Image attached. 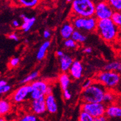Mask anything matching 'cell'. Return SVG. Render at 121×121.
<instances>
[{"mask_svg":"<svg viewBox=\"0 0 121 121\" xmlns=\"http://www.w3.org/2000/svg\"><path fill=\"white\" fill-rule=\"evenodd\" d=\"M63 96H64V99L66 100H69L72 97V95L67 89L63 90Z\"/></svg>","mask_w":121,"mask_h":121,"instance_id":"1f68e13d","label":"cell"},{"mask_svg":"<svg viewBox=\"0 0 121 121\" xmlns=\"http://www.w3.org/2000/svg\"><path fill=\"white\" fill-rule=\"evenodd\" d=\"M114 11L113 9L106 1H100L95 4L94 16L97 20L110 19Z\"/></svg>","mask_w":121,"mask_h":121,"instance_id":"52a82bcc","label":"cell"},{"mask_svg":"<svg viewBox=\"0 0 121 121\" xmlns=\"http://www.w3.org/2000/svg\"><path fill=\"white\" fill-rule=\"evenodd\" d=\"M19 61H20L19 58H18V57H13V58H12V59L10 60L9 64L12 67H16V66L19 64Z\"/></svg>","mask_w":121,"mask_h":121,"instance_id":"f546056e","label":"cell"},{"mask_svg":"<svg viewBox=\"0 0 121 121\" xmlns=\"http://www.w3.org/2000/svg\"><path fill=\"white\" fill-rule=\"evenodd\" d=\"M6 85H7L6 82L4 81V80H0V87L4 86Z\"/></svg>","mask_w":121,"mask_h":121,"instance_id":"60d3db41","label":"cell"},{"mask_svg":"<svg viewBox=\"0 0 121 121\" xmlns=\"http://www.w3.org/2000/svg\"><path fill=\"white\" fill-rule=\"evenodd\" d=\"M32 87L30 84L24 85L16 90L12 95V100L16 103H19L25 101L30 96Z\"/></svg>","mask_w":121,"mask_h":121,"instance_id":"9c48e42d","label":"cell"},{"mask_svg":"<svg viewBox=\"0 0 121 121\" xmlns=\"http://www.w3.org/2000/svg\"><path fill=\"white\" fill-rule=\"evenodd\" d=\"M64 46L67 48H70V49H73V48H76L77 46V42H75L73 39L71 38L66 39L64 42Z\"/></svg>","mask_w":121,"mask_h":121,"instance_id":"83f0119b","label":"cell"},{"mask_svg":"<svg viewBox=\"0 0 121 121\" xmlns=\"http://www.w3.org/2000/svg\"><path fill=\"white\" fill-rule=\"evenodd\" d=\"M50 44H51L50 42L46 41V42H44L42 45V46H40L37 55V58L38 60H42L45 57L47 49L50 46Z\"/></svg>","mask_w":121,"mask_h":121,"instance_id":"ffe728a7","label":"cell"},{"mask_svg":"<svg viewBox=\"0 0 121 121\" xmlns=\"http://www.w3.org/2000/svg\"><path fill=\"white\" fill-rule=\"evenodd\" d=\"M11 104L9 101L6 99L0 100V116L7 114L11 111Z\"/></svg>","mask_w":121,"mask_h":121,"instance_id":"d6986e66","label":"cell"},{"mask_svg":"<svg viewBox=\"0 0 121 121\" xmlns=\"http://www.w3.org/2000/svg\"><path fill=\"white\" fill-rule=\"evenodd\" d=\"M43 37L46 39L49 38V37H51V32H49L48 30H45L44 32H43Z\"/></svg>","mask_w":121,"mask_h":121,"instance_id":"d590c367","label":"cell"},{"mask_svg":"<svg viewBox=\"0 0 121 121\" xmlns=\"http://www.w3.org/2000/svg\"><path fill=\"white\" fill-rule=\"evenodd\" d=\"M95 4L93 0H73L72 14L73 16L84 17L94 16Z\"/></svg>","mask_w":121,"mask_h":121,"instance_id":"3957f363","label":"cell"},{"mask_svg":"<svg viewBox=\"0 0 121 121\" xmlns=\"http://www.w3.org/2000/svg\"><path fill=\"white\" fill-rule=\"evenodd\" d=\"M41 1H42V0H41Z\"/></svg>","mask_w":121,"mask_h":121,"instance_id":"f6af8a7d","label":"cell"},{"mask_svg":"<svg viewBox=\"0 0 121 121\" xmlns=\"http://www.w3.org/2000/svg\"><path fill=\"white\" fill-rule=\"evenodd\" d=\"M106 106L103 103H82L81 110L89 114L93 118L102 116L105 113Z\"/></svg>","mask_w":121,"mask_h":121,"instance_id":"8992f818","label":"cell"},{"mask_svg":"<svg viewBox=\"0 0 121 121\" xmlns=\"http://www.w3.org/2000/svg\"><path fill=\"white\" fill-rule=\"evenodd\" d=\"M107 88L101 83L94 82L88 87L85 88L80 94L82 103H102Z\"/></svg>","mask_w":121,"mask_h":121,"instance_id":"6da1fadb","label":"cell"},{"mask_svg":"<svg viewBox=\"0 0 121 121\" xmlns=\"http://www.w3.org/2000/svg\"><path fill=\"white\" fill-rule=\"evenodd\" d=\"M104 69H105V70L120 72L121 70V62H119V61L110 62L104 66Z\"/></svg>","mask_w":121,"mask_h":121,"instance_id":"7402d4cb","label":"cell"},{"mask_svg":"<svg viewBox=\"0 0 121 121\" xmlns=\"http://www.w3.org/2000/svg\"><path fill=\"white\" fill-rule=\"evenodd\" d=\"M54 1H57V0H54Z\"/></svg>","mask_w":121,"mask_h":121,"instance_id":"ee69618b","label":"cell"},{"mask_svg":"<svg viewBox=\"0 0 121 121\" xmlns=\"http://www.w3.org/2000/svg\"><path fill=\"white\" fill-rule=\"evenodd\" d=\"M93 82V80L91 79L86 80L85 81H84L83 84H82V88H83V89H85V88L88 87Z\"/></svg>","mask_w":121,"mask_h":121,"instance_id":"d6a6232c","label":"cell"},{"mask_svg":"<svg viewBox=\"0 0 121 121\" xmlns=\"http://www.w3.org/2000/svg\"><path fill=\"white\" fill-rule=\"evenodd\" d=\"M32 110L35 114H43L46 111L45 96L33 99L32 102Z\"/></svg>","mask_w":121,"mask_h":121,"instance_id":"30bf717a","label":"cell"},{"mask_svg":"<svg viewBox=\"0 0 121 121\" xmlns=\"http://www.w3.org/2000/svg\"><path fill=\"white\" fill-rule=\"evenodd\" d=\"M116 98H115V94L109 91L108 90H107L103 96V102L106 106H108L109 104H113L115 102Z\"/></svg>","mask_w":121,"mask_h":121,"instance_id":"44dd1931","label":"cell"},{"mask_svg":"<svg viewBox=\"0 0 121 121\" xmlns=\"http://www.w3.org/2000/svg\"><path fill=\"white\" fill-rule=\"evenodd\" d=\"M70 38L73 39L77 43H83L86 40V37L83 35L82 33L78 31V30H75L73 32L71 37Z\"/></svg>","mask_w":121,"mask_h":121,"instance_id":"603a6c76","label":"cell"},{"mask_svg":"<svg viewBox=\"0 0 121 121\" xmlns=\"http://www.w3.org/2000/svg\"><path fill=\"white\" fill-rule=\"evenodd\" d=\"M32 87V91L30 96L32 99L45 96L48 83L44 80H37L32 82L30 85Z\"/></svg>","mask_w":121,"mask_h":121,"instance_id":"ba28073f","label":"cell"},{"mask_svg":"<svg viewBox=\"0 0 121 121\" xmlns=\"http://www.w3.org/2000/svg\"><path fill=\"white\" fill-rule=\"evenodd\" d=\"M5 121L4 118L3 116H0V121Z\"/></svg>","mask_w":121,"mask_h":121,"instance_id":"b9f144b4","label":"cell"},{"mask_svg":"<svg viewBox=\"0 0 121 121\" xmlns=\"http://www.w3.org/2000/svg\"><path fill=\"white\" fill-rule=\"evenodd\" d=\"M46 111L50 114H54L57 111V105L54 95L51 94L45 96Z\"/></svg>","mask_w":121,"mask_h":121,"instance_id":"7c38bea8","label":"cell"},{"mask_svg":"<svg viewBox=\"0 0 121 121\" xmlns=\"http://www.w3.org/2000/svg\"><path fill=\"white\" fill-rule=\"evenodd\" d=\"M20 18L22 19L23 21V24H22L21 28L25 32L29 31L36 21V19L34 17H28L25 14L20 15Z\"/></svg>","mask_w":121,"mask_h":121,"instance_id":"e0dca14e","label":"cell"},{"mask_svg":"<svg viewBox=\"0 0 121 121\" xmlns=\"http://www.w3.org/2000/svg\"><path fill=\"white\" fill-rule=\"evenodd\" d=\"M107 119H108L107 117L104 114L98 117L93 118V121H107Z\"/></svg>","mask_w":121,"mask_h":121,"instance_id":"836d02e7","label":"cell"},{"mask_svg":"<svg viewBox=\"0 0 121 121\" xmlns=\"http://www.w3.org/2000/svg\"><path fill=\"white\" fill-rule=\"evenodd\" d=\"M83 52L85 53H87V54H90L92 52V49L90 47H87V48H85L83 49Z\"/></svg>","mask_w":121,"mask_h":121,"instance_id":"f35d334b","label":"cell"},{"mask_svg":"<svg viewBox=\"0 0 121 121\" xmlns=\"http://www.w3.org/2000/svg\"><path fill=\"white\" fill-rule=\"evenodd\" d=\"M110 19L113 22L115 25H116L118 27H120L121 26V14L120 11H114L112 14Z\"/></svg>","mask_w":121,"mask_h":121,"instance_id":"cb8c5ba5","label":"cell"},{"mask_svg":"<svg viewBox=\"0 0 121 121\" xmlns=\"http://www.w3.org/2000/svg\"><path fill=\"white\" fill-rule=\"evenodd\" d=\"M79 121H93V117L86 112L82 111L79 115Z\"/></svg>","mask_w":121,"mask_h":121,"instance_id":"4316f807","label":"cell"},{"mask_svg":"<svg viewBox=\"0 0 121 121\" xmlns=\"http://www.w3.org/2000/svg\"><path fill=\"white\" fill-rule=\"evenodd\" d=\"M68 71L73 79H79L82 77L83 73L82 64L78 60H74Z\"/></svg>","mask_w":121,"mask_h":121,"instance_id":"8fae6325","label":"cell"},{"mask_svg":"<svg viewBox=\"0 0 121 121\" xmlns=\"http://www.w3.org/2000/svg\"><path fill=\"white\" fill-rule=\"evenodd\" d=\"M75 28L73 27L72 23L66 22L62 26V28L60 29V35L64 40L70 38Z\"/></svg>","mask_w":121,"mask_h":121,"instance_id":"9a60e30c","label":"cell"},{"mask_svg":"<svg viewBox=\"0 0 121 121\" xmlns=\"http://www.w3.org/2000/svg\"><path fill=\"white\" fill-rule=\"evenodd\" d=\"M64 54V52L62 51H57V52H56V55H57L58 57H61V56H62Z\"/></svg>","mask_w":121,"mask_h":121,"instance_id":"ab89813d","label":"cell"},{"mask_svg":"<svg viewBox=\"0 0 121 121\" xmlns=\"http://www.w3.org/2000/svg\"><path fill=\"white\" fill-rule=\"evenodd\" d=\"M119 28L111 19L98 20L96 30L104 41L112 42L116 39L119 33Z\"/></svg>","mask_w":121,"mask_h":121,"instance_id":"7a4b0ae2","label":"cell"},{"mask_svg":"<svg viewBox=\"0 0 121 121\" xmlns=\"http://www.w3.org/2000/svg\"><path fill=\"white\" fill-rule=\"evenodd\" d=\"M8 38H9V39H11V40H14V41H16V42L19 41V37H18L17 35L16 34H9V35H8Z\"/></svg>","mask_w":121,"mask_h":121,"instance_id":"e575fe53","label":"cell"},{"mask_svg":"<svg viewBox=\"0 0 121 121\" xmlns=\"http://www.w3.org/2000/svg\"><path fill=\"white\" fill-rule=\"evenodd\" d=\"M66 1H67V2H69H69L72 1H73V0H66Z\"/></svg>","mask_w":121,"mask_h":121,"instance_id":"7bdbcfd3","label":"cell"},{"mask_svg":"<svg viewBox=\"0 0 121 121\" xmlns=\"http://www.w3.org/2000/svg\"><path fill=\"white\" fill-rule=\"evenodd\" d=\"M97 21L98 20L94 16L88 17L74 16L71 23L73 27L77 30H83L87 32H92L96 30Z\"/></svg>","mask_w":121,"mask_h":121,"instance_id":"5b68a950","label":"cell"},{"mask_svg":"<svg viewBox=\"0 0 121 121\" xmlns=\"http://www.w3.org/2000/svg\"><path fill=\"white\" fill-rule=\"evenodd\" d=\"M11 86L8 85H6L4 86L0 87V94L6 93L11 90Z\"/></svg>","mask_w":121,"mask_h":121,"instance_id":"4dcf8cb0","label":"cell"},{"mask_svg":"<svg viewBox=\"0 0 121 121\" xmlns=\"http://www.w3.org/2000/svg\"><path fill=\"white\" fill-rule=\"evenodd\" d=\"M38 72H34L31 73L30 75H29L27 77L24 78V79L21 82L22 84H27V83L31 82L34 81V80L38 77Z\"/></svg>","mask_w":121,"mask_h":121,"instance_id":"484cf974","label":"cell"},{"mask_svg":"<svg viewBox=\"0 0 121 121\" xmlns=\"http://www.w3.org/2000/svg\"><path fill=\"white\" fill-rule=\"evenodd\" d=\"M52 91H53V89H52V87H51L49 85H48V86H47V88H46V95L51 94L52 93Z\"/></svg>","mask_w":121,"mask_h":121,"instance_id":"8d00e7d4","label":"cell"},{"mask_svg":"<svg viewBox=\"0 0 121 121\" xmlns=\"http://www.w3.org/2000/svg\"><path fill=\"white\" fill-rule=\"evenodd\" d=\"M121 76L119 72L104 70L96 75L95 81L101 83L108 90L112 89L117 86L120 82Z\"/></svg>","mask_w":121,"mask_h":121,"instance_id":"277c9868","label":"cell"},{"mask_svg":"<svg viewBox=\"0 0 121 121\" xmlns=\"http://www.w3.org/2000/svg\"><path fill=\"white\" fill-rule=\"evenodd\" d=\"M73 59L71 57L64 54L61 57H59L60 69L63 72H67L73 62Z\"/></svg>","mask_w":121,"mask_h":121,"instance_id":"2e32d148","label":"cell"},{"mask_svg":"<svg viewBox=\"0 0 121 121\" xmlns=\"http://www.w3.org/2000/svg\"><path fill=\"white\" fill-rule=\"evenodd\" d=\"M12 25H13V27H16V28H17V27H20V23L19 22V21H17V20H14V21H13L12 22Z\"/></svg>","mask_w":121,"mask_h":121,"instance_id":"74e56055","label":"cell"},{"mask_svg":"<svg viewBox=\"0 0 121 121\" xmlns=\"http://www.w3.org/2000/svg\"><path fill=\"white\" fill-rule=\"evenodd\" d=\"M41 0H12V3L16 6L34 8L37 7Z\"/></svg>","mask_w":121,"mask_h":121,"instance_id":"5bb4252c","label":"cell"},{"mask_svg":"<svg viewBox=\"0 0 121 121\" xmlns=\"http://www.w3.org/2000/svg\"><path fill=\"white\" fill-rule=\"evenodd\" d=\"M106 1L113 9L114 11H121V0H106Z\"/></svg>","mask_w":121,"mask_h":121,"instance_id":"d4e9b609","label":"cell"},{"mask_svg":"<svg viewBox=\"0 0 121 121\" xmlns=\"http://www.w3.org/2000/svg\"><path fill=\"white\" fill-rule=\"evenodd\" d=\"M104 115L107 118H119L121 116V108L117 105L111 104L106 106Z\"/></svg>","mask_w":121,"mask_h":121,"instance_id":"4fadbf2b","label":"cell"},{"mask_svg":"<svg viewBox=\"0 0 121 121\" xmlns=\"http://www.w3.org/2000/svg\"><path fill=\"white\" fill-rule=\"evenodd\" d=\"M58 80H59L60 87L62 90L67 89V88L70 83V78L68 73L66 72H63L59 75Z\"/></svg>","mask_w":121,"mask_h":121,"instance_id":"ac0fdd59","label":"cell"},{"mask_svg":"<svg viewBox=\"0 0 121 121\" xmlns=\"http://www.w3.org/2000/svg\"><path fill=\"white\" fill-rule=\"evenodd\" d=\"M21 120L22 121H38V118L35 115L30 114L25 116Z\"/></svg>","mask_w":121,"mask_h":121,"instance_id":"f1b7e54d","label":"cell"}]
</instances>
